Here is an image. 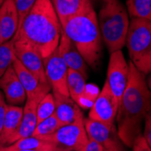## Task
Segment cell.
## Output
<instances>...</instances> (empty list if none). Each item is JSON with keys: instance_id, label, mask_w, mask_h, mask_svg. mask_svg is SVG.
Wrapping results in <instances>:
<instances>
[{"instance_id": "cell-1", "label": "cell", "mask_w": 151, "mask_h": 151, "mask_svg": "<svg viewBox=\"0 0 151 151\" xmlns=\"http://www.w3.org/2000/svg\"><path fill=\"white\" fill-rule=\"evenodd\" d=\"M129 73L127 87L119 101L117 120V135L127 147L141 134L142 122L151 111V91L142 74L129 63Z\"/></svg>"}, {"instance_id": "cell-2", "label": "cell", "mask_w": 151, "mask_h": 151, "mask_svg": "<svg viewBox=\"0 0 151 151\" xmlns=\"http://www.w3.org/2000/svg\"><path fill=\"white\" fill-rule=\"evenodd\" d=\"M62 24L51 0H37L18 26L13 39H23L45 58L60 42Z\"/></svg>"}, {"instance_id": "cell-3", "label": "cell", "mask_w": 151, "mask_h": 151, "mask_svg": "<svg viewBox=\"0 0 151 151\" xmlns=\"http://www.w3.org/2000/svg\"><path fill=\"white\" fill-rule=\"evenodd\" d=\"M62 28L86 63L92 68L97 67L102 55V38L92 4L65 20Z\"/></svg>"}, {"instance_id": "cell-4", "label": "cell", "mask_w": 151, "mask_h": 151, "mask_svg": "<svg viewBox=\"0 0 151 151\" xmlns=\"http://www.w3.org/2000/svg\"><path fill=\"white\" fill-rule=\"evenodd\" d=\"M98 23L109 53L125 46L130 21L128 10L120 0H102Z\"/></svg>"}, {"instance_id": "cell-5", "label": "cell", "mask_w": 151, "mask_h": 151, "mask_svg": "<svg viewBox=\"0 0 151 151\" xmlns=\"http://www.w3.org/2000/svg\"><path fill=\"white\" fill-rule=\"evenodd\" d=\"M146 20L131 18L126 38L130 62L145 76L151 73V29Z\"/></svg>"}, {"instance_id": "cell-6", "label": "cell", "mask_w": 151, "mask_h": 151, "mask_svg": "<svg viewBox=\"0 0 151 151\" xmlns=\"http://www.w3.org/2000/svg\"><path fill=\"white\" fill-rule=\"evenodd\" d=\"M83 120V117H81L44 139L53 143L62 151H82L89 140Z\"/></svg>"}, {"instance_id": "cell-7", "label": "cell", "mask_w": 151, "mask_h": 151, "mask_svg": "<svg viewBox=\"0 0 151 151\" xmlns=\"http://www.w3.org/2000/svg\"><path fill=\"white\" fill-rule=\"evenodd\" d=\"M129 67L121 50L111 53L107 70L108 83L113 95L119 101L129 81Z\"/></svg>"}, {"instance_id": "cell-8", "label": "cell", "mask_w": 151, "mask_h": 151, "mask_svg": "<svg viewBox=\"0 0 151 151\" xmlns=\"http://www.w3.org/2000/svg\"><path fill=\"white\" fill-rule=\"evenodd\" d=\"M45 76L52 92L69 96L67 85L68 67L56 48L49 56L44 58Z\"/></svg>"}, {"instance_id": "cell-9", "label": "cell", "mask_w": 151, "mask_h": 151, "mask_svg": "<svg viewBox=\"0 0 151 151\" xmlns=\"http://www.w3.org/2000/svg\"><path fill=\"white\" fill-rule=\"evenodd\" d=\"M119 105V101L113 95L108 83L105 81L101 91L91 104L88 118L114 126Z\"/></svg>"}, {"instance_id": "cell-10", "label": "cell", "mask_w": 151, "mask_h": 151, "mask_svg": "<svg viewBox=\"0 0 151 151\" xmlns=\"http://www.w3.org/2000/svg\"><path fill=\"white\" fill-rule=\"evenodd\" d=\"M12 40L14 42L16 57L27 70L37 78L41 83H48L44 67V58L41 56L39 52L23 39Z\"/></svg>"}, {"instance_id": "cell-11", "label": "cell", "mask_w": 151, "mask_h": 151, "mask_svg": "<svg viewBox=\"0 0 151 151\" xmlns=\"http://www.w3.org/2000/svg\"><path fill=\"white\" fill-rule=\"evenodd\" d=\"M0 90L5 96L7 105H24L26 101V93L13 65H11L0 78Z\"/></svg>"}, {"instance_id": "cell-12", "label": "cell", "mask_w": 151, "mask_h": 151, "mask_svg": "<svg viewBox=\"0 0 151 151\" xmlns=\"http://www.w3.org/2000/svg\"><path fill=\"white\" fill-rule=\"evenodd\" d=\"M23 107L8 105L0 132V145L10 146L19 139Z\"/></svg>"}, {"instance_id": "cell-13", "label": "cell", "mask_w": 151, "mask_h": 151, "mask_svg": "<svg viewBox=\"0 0 151 151\" xmlns=\"http://www.w3.org/2000/svg\"><path fill=\"white\" fill-rule=\"evenodd\" d=\"M57 49L61 54V56L64 60L68 69L79 72L86 78L88 77V64L86 63L83 57L81 55L74 45L72 43V41L68 38V36L64 34L63 31H62L60 42Z\"/></svg>"}, {"instance_id": "cell-14", "label": "cell", "mask_w": 151, "mask_h": 151, "mask_svg": "<svg viewBox=\"0 0 151 151\" xmlns=\"http://www.w3.org/2000/svg\"><path fill=\"white\" fill-rule=\"evenodd\" d=\"M19 26V17L15 0H4L0 6V31L4 43L13 39Z\"/></svg>"}, {"instance_id": "cell-15", "label": "cell", "mask_w": 151, "mask_h": 151, "mask_svg": "<svg viewBox=\"0 0 151 151\" xmlns=\"http://www.w3.org/2000/svg\"><path fill=\"white\" fill-rule=\"evenodd\" d=\"M12 65L25 91L26 99H33L38 94L50 92V85L48 83H41L37 78L31 72L27 70L17 57L14 60Z\"/></svg>"}, {"instance_id": "cell-16", "label": "cell", "mask_w": 151, "mask_h": 151, "mask_svg": "<svg viewBox=\"0 0 151 151\" xmlns=\"http://www.w3.org/2000/svg\"><path fill=\"white\" fill-rule=\"evenodd\" d=\"M55 111L54 115L59 119L62 126L71 124L77 119L83 117L81 107L69 96H65L57 92H52Z\"/></svg>"}, {"instance_id": "cell-17", "label": "cell", "mask_w": 151, "mask_h": 151, "mask_svg": "<svg viewBox=\"0 0 151 151\" xmlns=\"http://www.w3.org/2000/svg\"><path fill=\"white\" fill-rule=\"evenodd\" d=\"M47 93H41L33 99H26L23 107L22 123L19 131V139L26 138L33 135L37 124V107L44 96Z\"/></svg>"}, {"instance_id": "cell-18", "label": "cell", "mask_w": 151, "mask_h": 151, "mask_svg": "<svg viewBox=\"0 0 151 151\" xmlns=\"http://www.w3.org/2000/svg\"><path fill=\"white\" fill-rule=\"evenodd\" d=\"M83 122L88 139L98 142L102 146H104L114 135V126L108 125L106 123L94 120L90 118L84 119Z\"/></svg>"}, {"instance_id": "cell-19", "label": "cell", "mask_w": 151, "mask_h": 151, "mask_svg": "<svg viewBox=\"0 0 151 151\" xmlns=\"http://www.w3.org/2000/svg\"><path fill=\"white\" fill-rule=\"evenodd\" d=\"M86 79L79 72L68 69L67 85L69 95L80 107H83L84 104V97L87 91Z\"/></svg>"}, {"instance_id": "cell-20", "label": "cell", "mask_w": 151, "mask_h": 151, "mask_svg": "<svg viewBox=\"0 0 151 151\" xmlns=\"http://www.w3.org/2000/svg\"><path fill=\"white\" fill-rule=\"evenodd\" d=\"M51 2L59 17L61 24L91 3V0H51Z\"/></svg>"}, {"instance_id": "cell-21", "label": "cell", "mask_w": 151, "mask_h": 151, "mask_svg": "<svg viewBox=\"0 0 151 151\" xmlns=\"http://www.w3.org/2000/svg\"><path fill=\"white\" fill-rule=\"evenodd\" d=\"M126 6L131 18L151 22V0H126Z\"/></svg>"}, {"instance_id": "cell-22", "label": "cell", "mask_w": 151, "mask_h": 151, "mask_svg": "<svg viewBox=\"0 0 151 151\" xmlns=\"http://www.w3.org/2000/svg\"><path fill=\"white\" fill-rule=\"evenodd\" d=\"M61 127V122L56 118V116L53 114L51 117L37 123L32 136L44 139L46 137L51 136L55 131H57Z\"/></svg>"}, {"instance_id": "cell-23", "label": "cell", "mask_w": 151, "mask_h": 151, "mask_svg": "<svg viewBox=\"0 0 151 151\" xmlns=\"http://www.w3.org/2000/svg\"><path fill=\"white\" fill-rule=\"evenodd\" d=\"M16 58L13 40L7 41L0 45V78L12 65Z\"/></svg>"}, {"instance_id": "cell-24", "label": "cell", "mask_w": 151, "mask_h": 151, "mask_svg": "<svg viewBox=\"0 0 151 151\" xmlns=\"http://www.w3.org/2000/svg\"><path fill=\"white\" fill-rule=\"evenodd\" d=\"M10 146L16 149H42L54 147L55 145L47 140L30 136L26 137V138L19 139L17 141Z\"/></svg>"}, {"instance_id": "cell-25", "label": "cell", "mask_w": 151, "mask_h": 151, "mask_svg": "<svg viewBox=\"0 0 151 151\" xmlns=\"http://www.w3.org/2000/svg\"><path fill=\"white\" fill-rule=\"evenodd\" d=\"M55 111V102L52 92H48L41 99L37 107V123L51 117Z\"/></svg>"}, {"instance_id": "cell-26", "label": "cell", "mask_w": 151, "mask_h": 151, "mask_svg": "<svg viewBox=\"0 0 151 151\" xmlns=\"http://www.w3.org/2000/svg\"><path fill=\"white\" fill-rule=\"evenodd\" d=\"M36 1L37 0H15L19 17V24L26 17L27 14L30 12V10L33 8Z\"/></svg>"}, {"instance_id": "cell-27", "label": "cell", "mask_w": 151, "mask_h": 151, "mask_svg": "<svg viewBox=\"0 0 151 151\" xmlns=\"http://www.w3.org/2000/svg\"><path fill=\"white\" fill-rule=\"evenodd\" d=\"M132 151H151L148 144L147 143L143 135H139L134 139L132 144Z\"/></svg>"}, {"instance_id": "cell-28", "label": "cell", "mask_w": 151, "mask_h": 151, "mask_svg": "<svg viewBox=\"0 0 151 151\" xmlns=\"http://www.w3.org/2000/svg\"><path fill=\"white\" fill-rule=\"evenodd\" d=\"M143 137L151 148V111H149L145 118V129Z\"/></svg>"}, {"instance_id": "cell-29", "label": "cell", "mask_w": 151, "mask_h": 151, "mask_svg": "<svg viewBox=\"0 0 151 151\" xmlns=\"http://www.w3.org/2000/svg\"><path fill=\"white\" fill-rule=\"evenodd\" d=\"M103 147H104V151H123L118 139L115 137V134L103 146Z\"/></svg>"}, {"instance_id": "cell-30", "label": "cell", "mask_w": 151, "mask_h": 151, "mask_svg": "<svg viewBox=\"0 0 151 151\" xmlns=\"http://www.w3.org/2000/svg\"><path fill=\"white\" fill-rule=\"evenodd\" d=\"M7 106L8 105L5 99V96H4L2 91L0 90V132H1V129H2V126H3V122H4V119L6 116Z\"/></svg>"}, {"instance_id": "cell-31", "label": "cell", "mask_w": 151, "mask_h": 151, "mask_svg": "<svg viewBox=\"0 0 151 151\" xmlns=\"http://www.w3.org/2000/svg\"><path fill=\"white\" fill-rule=\"evenodd\" d=\"M82 151H104V147L101 144L89 139Z\"/></svg>"}, {"instance_id": "cell-32", "label": "cell", "mask_w": 151, "mask_h": 151, "mask_svg": "<svg viewBox=\"0 0 151 151\" xmlns=\"http://www.w3.org/2000/svg\"><path fill=\"white\" fill-rule=\"evenodd\" d=\"M6 147L7 151H62L56 146L47 147V148H42V149H16L12 147L11 146H6Z\"/></svg>"}, {"instance_id": "cell-33", "label": "cell", "mask_w": 151, "mask_h": 151, "mask_svg": "<svg viewBox=\"0 0 151 151\" xmlns=\"http://www.w3.org/2000/svg\"><path fill=\"white\" fill-rule=\"evenodd\" d=\"M147 86H148V88H149V90L151 91V73L149 74V76H148V79H147Z\"/></svg>"}, {"instance_id": "cell-34", "label": "cell", "mask_w": 151, "mask_h": 151, "mask_svg": "<svg viewBox=\"0 0 151 151\" xmlns=\"http://www.w3.org/2000/svg\"><path fill=\"white\" fill-rule=\"evenodd\" d=\"M0 151H7L6 146H2V145H0Z\"/></svg>"}, {"instance_id": "cell-35", "label": "cell", "mask_w": 151, "mask_h": 151, "mask_svg": "<svg viewBox=\"0 0 151 151\" xmlns=\"http://www.w3.org/2000/svg\"><path fill=\"white\" fill-rule=\"evenodd\" d=\"M4 43V40H3V36H2V34H1V31H0V45Z\"/></svg>"}, {"instance_id": "cell-36", "label": "cell", "mask_w": 151, "mask_h": 151, "mask_svg": "<svg viewBox=\"0 0 151 151\" xmlns=\"http://www.w3.org/2000/svg\"><path fill=\"white\" fill-rule=\"evenodd\" d=\"M3 1H4V0H0V6H1V5H2V3H3Z\"/></svg>"}, {"instance_id": "cell-37", "label": "cell", "mask_w": 151, "mask_h": 151, "mask_svg": "<svg viewBox=\"0 0 151 151\" xmlns=\"http://www.w3.org/2000/svg\"><path fill=\"white\" fill-rule=\"evenodd\" d=\"M150 29H151V23H150Z\"/></svg>"}]
</instances>
